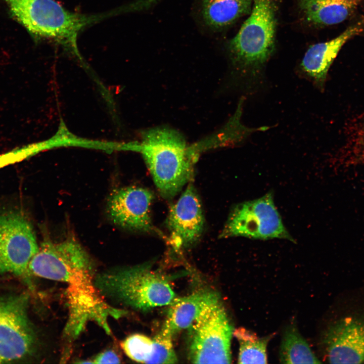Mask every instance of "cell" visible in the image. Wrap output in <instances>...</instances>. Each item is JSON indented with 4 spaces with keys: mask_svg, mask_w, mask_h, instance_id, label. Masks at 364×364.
I'll return each instance as SVG.
<instances>
[{
    "mask_svg": "<svg viewBox=\"0 0 364 364\" xmlns=\"http://www.w3.org/2000/svg\"><path fill=\"white\" fill-rule=\"evenodd\" d=\"M51 147H52V143L49 140L16 148L1 154H0V169L25 160Z\"/></svg>",
    "mask_w": 364,
    "mask_h": 364,
    "instance_id": "obj_21",
    "label": "cell"
},
{
    "mask_svg": "<svg viewBox=\"0 0 364 364\" xmlns=\"http://www.w3.org/2000/svg\"><path fill=\"white\" fill-rule=\"evenodd\" d=\"M12 16L34 37L59 44L81 60L77 37L85 27L101 20V15L73 13L55 0H1Z\"/></svg>",
    "mask_w": 364,
    "mask_h": 364,
    "instance_id": "obj_3",
    "label": "cell"
},
{
    "mask_svg": "<svg viewBox=\"0 0 364 364\" xmlns=\"http://www.w3.org/2000/svg\"><path fill=\"white\" fill-rule=\"evenodd\" d=\"M24 295L0 297V363L19 360L31 352L36 336Z\"/></svg>",
    "mask_w": 364,
    "mask_h": 364,
    "instance_id": "obj_9",
    "label": "cell"
},
{
    "mask_svg": "<svg viewBox=\"0 0 364 364\" xmlns=\"http://www.w3.org/2000/svg\"><path fill=\"white\" fill-rule=\"evenodd\" d=\"M280 360L283 363L321 362L295 324L289 325L284 332L280 346Z\"/></svg>",
    "mask_w": 364,
    "mask_h": 364,
    "instance_id": "obj_17",
    "label": "cell"
},
{
    "mask_svg": "<svg viewBox=\"0 0 364 364\" xmlns=\"http://www.w3.org/2000/svg\"><path fill=\"white\" fill-rule=\"evenodd\" d=\"M273 194L270 191L258 199L236 205L231 210L219 238L282 239L295 242L283 222Z\"/></svg>",
    "mask_w": 364,
    "mask_h": 364,
    "instance_id": "obj_7",
    "label": "cell"
},
{
    "mask_svg": "<svg viewBox=\"0 0 364 364\" xmlns=\"http://www.w3.org/2000/svg\"><path fill=\"white\" fill-rule=\"evenodd\" d=\"M276 19L273 0H253L249 17L229 44L233 66L247 86L255 85L275 47Z\"/></svg>",
    "mask_w": 364,
    "mask_h": 364,
    "instance_id": "obj_4",
    "label": "cell"
},
{
    "mask_svg": "<svg viewBox=\"0 0 364 364\" xmlns=\"http://www.w3.org/2000/svg\"><path fill=\"white\" fill-rule=\"evenodd\" d=\"M253 0H202V14L205 24L219 29L251 12Z\"/></svg>",
    "mask_w": 364,
    "mask_h": 364,
    "instance_id": "obj_16",
    "label": "cell"
},
{
    "mask_svg": "<svg viewBox=\"0 0 364 364\" xmlns=\"http://www.w3.org/2000/svg\"><path fill=\"white\" fill-rule=\"evenodd\" d=\"M173 334L162 328L153 339L151 354L146 363H174L177 358L174 351L172 338Z\"/></svg>",
    "mask_w": 364,
    "mask_h": 364,
    "instance_id": "obj_19",
    "label": "cell"
},
{
    "mask_svg": "<svg viewBox=\"0 0 364 364\" xmlns=\"http://www.w3.org/2000/svg\"><path fill=\"white\" fill-rule=\"evenodd\" d=\"M95 284L101 295L142 310L169 305L176 297L167 278L146 264L102 273Z\"/></svg>",
    "mask_w": 364,
    "mask_h": 364,
    "instance_id": "obj_5",
    "label": "cell"
},
{
    "mask_svg": "<svg viewBox=\"0 0 364 364\" xmlns=\"http://www.w3.org/2000/svg\"><path fill=\"white\" fill-rule=\"evenodd\" d=\"M189 328V357L192 363L231 362L234 331L220 300L206 306Z\"/></svg>",
    "mask_w": 364,
    "mask_h": 364,
    "instance_id": "obj_6",
    "label": "cell"
},
{
    "mask_svg": "<svg viewBox=\"0 0 364 364\" xmlns=\"http://www.w3.org/2000/svg\"><path fill=\"white\" fill-rule=\"evenodd\" d=\"M233 334L239 342L238 363H266V348L271 335L259 338L255 333L244 328H239Z\"/></svg>",
    "mask_w": 364,
    "mask_h": 364,
    "instance_id": "obj_18",
    "label": "cell"
},
{
    "mask_svg": "<svg viewBox=\"0 0 364 364\" xmlns=\"http://www.w3.org/2000/svg\"><path fill=\"white\" fill-rule=\"evenodd\" d=\"M28 269L37 276L66 285L69 315L65 332L72 337L78 336L90 321L110 333L109 316L118 318L125 314L101 297L95 284L93 260L73 236L59 241L44 237Z\"/></svg>",
    "mask_w": 364,
    "mask_h": 364,
    "instance_id": "obj_1",
    "label": "cell"
},
{
    "mask_svg": "<svg viewBox=\"0 0 364 364\" xmlns=\"http://www.w3.org/2000/svg\"><path fill=\"white\" fill-rule=\"evenodd\" d=\"M38 249L33 228L23 214L14 211L0 214V275L27 277L29 262Z\"/></svg>",
    "mask_w": 364,
    "mask_h": 364,
    "instance_id": "obj_8",
    "label": "cell"
},
{
    "mask_svg": "<svg viewBox=\"0 0 364 364\" xmlns=\"http://www.w3.org/2000/svg\"><path fill=\"white\" fill-rule=\"evenodd\" d=\"M350 310L324 332L322 343L330 363L364 362V309Z\"/></svg>",
    "mask_w": 364,
    "mask_h": 364,
    "instance_id": "obj_10",
    "label": "cell"
},
{
    "mask_svg": "<svg viewBox=\"0 0 364 364\" xmlns=\"http://www.w3.org/2000/svg\"><path fill=\"white\" fill-rule=\"evenodd\" d=\"M298 1L307 21L319 25H331L344 21L353 13L359 3L344 0Z\"/></svg>",
    "mask_w": 364,
    "mask_h": 364,
    "instance_id": "obj_15",
    "label": "cell"
},
{
    "mask_svg": "<svg viewBox=\"0 0 364 364\" xmlns=\"http://www.w3.org/2000/svg\"><path fill=\"white\" fill-rule=\"evenodd\" d=\"M92 363H119L120 360L117 354L112 350H108L98 355Z\"/></svg>",
    "mask_w": 364,
    "mask_h": 364,
    "instance_id": "obj_22",
    "label": "cell"
},
{
    "mask_svg": "<svg viewBox=\"0 0 364 364\" xmlns=\"http://www.w3.org/2000/svg\"><path fill=\"white\" fill-rule=\"evenodd\" d=\"M173 245L177 248L188 247L200 238L204 217L197 193L189 184L169 211L166 220Z\"/></svg>",
    "mask_w": 364,
    "mask_h": 364,
    "instance_id": "obj_12",
    "label": "cell"
},
{
    "mask_svg": "<svg viewBox=\"0 0 364 364\" xmlns=\"http://www.w3.org/2000/svg\"><path fill=\"white\" fill-rule=\"evenodd\" d=\"M153 198V193L144 188L131 186L118 189L109 196L108 214L114 223L124 229L158 233L151 218Z\"/></svg>",
    "mask_w": 364,
    "mask_h": 364,
    "instance_id": "obj_11",
    "label": "cell"
},
{
    "mask_svg": "<svg viewBox=\"0 0 364 364\" xmlns=\"http://www.w3.org/2000/svg\"><path fill=\"white\" fill-rule=\"evenodd\" d=\"M219 300L216 293L204 290L187 296L175 297L169 304L163 327L173 335L189 328L206 306Z\"/></svg>",
    "mask_w": 364,
    "mask_h": 364,
    "instance_id": "obj_14",
    "label": "cell"
},
{
    "mask_svg": "<svg viewBox=\"0 0 364 364\" xmlns=\"http://www.w3.org/2000/svg\"><path fill=\"white\" fill-rule=\"evenodd\" d=\"M199 143L190 146L176 130L159 127L146 130L142 142L130 145V149L142 154L161 195L171 199L193 178L202 150Z\"/></svg>",
    "mask_w": 364,
    "mask_h": 364,
    "instance_id": "obj_2",
    "label": "cell"
},
{
    "mask_svg": "<svg viewBox=\"0 0 364 364\" xmlns=\"http://www.w3.org/2000/svg\"><path fill=\"white\" fill-rule=\"evenodd\" d=\"M121 345L130 359L146 363L152 351L153 339L143 334H134L127 337Z\"/></svg>",
    "mask_w": 364,
    "mask_h": 364,
    "instance_id": "obj_20",
    "label": "cell"
},
{
    "mask_svg": "<svg viewBox=\"0 0 364 364\" xmlns=\"http://www.w3.org/2000/svg\"><path fill=\"white\" fill-rule=\"evenodd\" d=\"M359 23L347 28L336 37L311 46L305 52L300 66L303 72L318 87H322L330 66L342 47L362 31Z\"/></svg>",
    "mask_w": 364,
    "mask_h": 364,
    "instance_id": "obj_13",
    "label": "cell"
},
{
    "mask_svg": "<svg viewBox=\"0 0 364 364\" xmlns=\"http://www.w3.org/2000/svg\"><path fill=\"white\" fill-rule=\"evenodd\" d=\"M346 1H353V2H359L360 0H344Z\"/></svg>",
    "mask_w": 364,
    "mask_h": 364,
    "instance_id": "obj_23",
    "label": "cell"
}]
</instances>
